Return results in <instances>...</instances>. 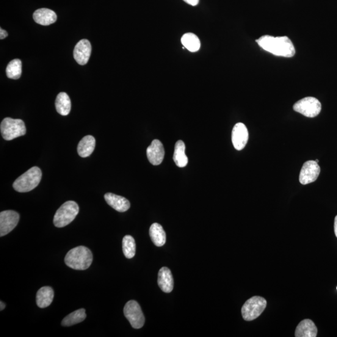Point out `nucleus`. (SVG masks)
Returning <instances> with one entry per match:
<instances>
[{
  "mask_svg": "<svg viewBox=\"0 0 337 337\" xmlns=\"http://www.w3.org/2000/svg\"><path fill=\"white\" fill-rule=\"evenodd\" d=\"M96 140L95 137L91 135L85 136L80 141L78 146V153L81 157L90 156L95 150Z\"/></svg>",
  "mask_w": 337,
  "mask_h": 337,
  "instance_id": "20",
  "label": "nucleus"
},
{
  "mask_svg": "<svg viewBox=\"0 0 337 337\" xmlns=\"http://www.w3.org/2000/svg\"><path fill=\"white\" fill-rule=\"evenodd\" d=\"M317 162H319V160L317 159L316 161Z\"/></svg>",
  "mask_w": 337,
  "mask_h": 337,
  "instance_id": "31",
  "label": "nucleus"
},
{
  "mask_svg": "<svg viewBox=\"0 0 337 337\" xmlns=\"http://www.w3.org/2000/svg\"><path fill=\"white\" fill-rule=\"evenodd\" d=\"M42 173L39 167H33L19 177L13 184V188L19 192L31 191L39 185Z\"/></svg>",
  "mask_w": 337,
  "mask_h": 337,
  "instance_id": "3",
  "label": "nucleus"
},
{
  "mask_svg": "<svg viewBox=\"0 0 337 337\" xmlns=\"http://www.w3.org/2000/svg\"><path fill=\"white\" fill-rule=\"evenodd\" d=\"M181 43L184 48L190 52H196L200 50L201 42L199 38L191 33H186L182 36Z\"/></svg>",
  "mask_w": 337,
  "mask_h": 337,
  "instance_id": "23",
  "label": "nucleus"
},
{
  "mask_svg": "<svg viewBox=\"0 0 337 337\" xmlns=\"http://www.w3.org/2000/svg\"><path fill=\"white\" fill-rule=\"evenodd\" d=\"M8 78L18 79L20 78L22 73V63L20 60L15 59L10 62L7 68Z\"/></svg>",
  "mask_w": 337,
  "mask_h": 337,
  "instance_id": "25",
  "label": "nucleus"
},
{
  "mask_svg": "<svg viewBox=\"0 0 337 337\" xmlns=\"http://www.w3.org/2000/svg\"><path fill=\"white\" fill-rule=\"evenodd\" d=\"M164 149L158 139L154 140L147 149V156L149 162L154 165L161 164L164 157Z\"/></svg>",
  "mask_w": 337,
  "mask_h": 337,
  "instance_id": "13",
  "label": "nucleus"
},
{
  "mask_svg": "<svg viewBox=\"0 0 337 337\" xmlns=\"http://www.w3.org/2000/svg\"><path fill=\"white\" fill-rule=\"evenodd\" d=\"M55 106L57 112L62 116H67L70 113L71 103L70 97L66 93H60L57 96Z\"/></svg>",
  "mask_w": 337,
  "mask_h": 337,
  "instance_id": "22",
  "label": "nucleus"
},
{
  "mask_svg": "<svg viewBox=\"0 0 337 337\" xmlns=\"http://www.w3.org/2000/svg\"><path fill=\"white\" fill-rule=\"evenodd\" d=\"M336 290H337V287H336Z\"/></svg>",
  "mask_w": 337,
  "mask_h": 337,
  "instance_id": "32",
  "label": "nucleus"
},
{
  "mask_svg": "<svg viewBox=\"0 0 337 337\" xmlns=\"http://www.w3.org/2000/svg\"><path fill=\"white\" fill-rule=\"evenodd\" d=\"M256 42L264 50L275 56L291 58L295 54V47L287 37L265 35L257 40Z\"/></svg>",
  "mask_w": 337,
  "mask_h": 337,
  "instance_id": "1",
  "label": "nucleus"
},
{
  "mask_svg": "<svg viewBox=\"0 0 337 337\" xmlns=\"http://www.w3.org/2000/svg\"><path fill=\"white\" fill-rule=\"evenodd\" d=\"M79 213V206L74 201H67L58 210L53 222L57 228H62L70 224Z\"/></svg>",
  "mask_w": 337,
  "mask_h": 337,
  "instance_id": "4",
  "label": "nucleus"
},
{
  "mask_svg": "<svg viewBox=\"0 0 337 337\" xmlns=\"http://www.w3.org/2000/svg\"><path fill=\"white\" fill-rule=\"evenodd\" d=\"M186 4L191 5V6L195 7L198 5L200 0H183Z\"/></svg>",
  "mask_w": 337,
  "mask_h": 337,
  "instance_id": "27",
  "label": "nucleus"
},
{
  "mask_svg": "<svg viewBox=\"0 0 337 337\" xmlns=\"http://www.w3.org/2000/svg\"><path fill=\"white\" fill-rule=\"evenodd\" d=\"M322 105L317 99L306 97L300 99L294 105L295 111L308 118H314L321 111Z\"/></svg>",
  "mask_w": 337,
  "mask_h": 337,
  "instance_id": "7",
  "label": "nucleus"
},
{
  "mask_svg": "<svg viewBox=\"0 0 337 337\" xmlns=\"http://www.w3.org/2000/svg\"><path fill=\"white\" fill-rule=\"evenodd\" d=\"M248 139L247 127L242 123H237L232 132V142L237 150L240 151L246 146Z\"/></svg>",
  "mask_w": 337,
  "mask_h": 337,
  "instance_id": "11",
  "label": "nucleus"
},
{
  "mask_svg": "<svg viewBox=\"0 0 337 337\" xmlns=\"http://www.w3.org/2000/svg\"><path fill=\"white\" fill-rule=\"evenodd\" d=\"M0 306H1V308H0V311H2L3 310H4L5 306H6V305H5V303L4 302H3L2 301H1V302H0Z\"/></svg>",
  "mask_w": 337,
  "mask_h": 337,
  "instance_id": "30",
  "label": "nucleus"
},
{
  "mask_svg": "<svg viewBox=\"0 0 337 337\" xmlns=\"http://www.w3.org/2000/svg\"><path fill=\"white\" fill-rule=\"evenodd\" d=\"M334 231H335V236L337 237V215L335 218V222H334Z\"/></svg>",
  "mask_w": 337,
  "mask_h": 337,
  "instance_id": "29",
  "label": "nucleus"
},
{
  "mask_svg": "<svg viewBox=\"0 0 337 337\" xmlns=\"http://www.w3.org/2000/svg\"><path fill=\"white\" fill-rule=\"evenodd\" d=\"M320 173V168L316 161H308L303 164L300 171L299 181L301 184L306 185L317 180Z\"/></svg>",
  "mask_w": 337,
  "mask_h": 337,
  "instance_id": "10",
  "label": "nucleus"
},
{
  "mask_svg": "<svg viewBox=\"0 0 337 337\" xmlns=\"http://www.w3.org/2000/svg\"><path fill=\"white\" fill-rule=\"evenodd\" d=\"M104 199L108 205L118 212H126L130 208L129 201L122 196L106 193Z\"/></svg>",
  "mask_w": 337,
  "mask_h": 337,
  "instance_id": "14",
  "label": "nucleus"
},
{
  "mask_svg": "<svg viewBox=\"0 0 337 337\" xmlns=\"http://www.w3.org/2000/svg\"><path fill=\"white\" fill-rule=\"evenodd\" d=\"M8 35L7 32L2 29H0V39H5V38L8 37Z\"/></svg>",
  "mask_w": 337,
  "mask_h": 337,
  "instance_id": "28",
  "label": "nucleus"
},
{
  "mask_svg": "<svg viewBox=\"0 0 337 337\" xmlns=\"http://www.w3.org/2000/svg\"><path fill=\"white\" fill-rule=\"evenodd\" d=\"M149 235L154 244L157 247H162L166 242V234L161 225L154 223L149 229Z\"/></svg>",
  "mask_w": 337,
  "mask_h": 337,
  "instance_id": "18",
  "label": "nucleus"
},
{
  "mask_svg": "<svg viewBox=\"0 0 337 337\" xmlns=\"http://www.w3.org/2000/svg\"><path fill=\"white\" fill-rule=\"evenodd\" d=\"M54 298V291L50 287H43L38 291L37 303L40 308H44L51 305Z\"/></svg>",
  "mask_w": 337,
  "mask_h": 337,
  "instance_id": "19",
  "label": "nucleus"
},
{
  "mask_svg": "<svg viewBox=\"0 0 337 337\" xmlns=\"http://www.w3.org/2000/svg\"><path fill=\"white\" fill-rule=\"evenodd\" d=\"M86 318H87V314H86L85 309H79L66 316L63 320L62 324L65 327H70V326L83 322Z\"/></svg>",
  "mask_w": 337,
  "mask_h": 337,
  "instance_id": "24",
  "label": "nucleus"
},
{
  "mask_svg": "<svg viewBox=\"0 0 337 337\" xmlns=\"http://www.w3.org/2000/svg\"><path fill=\"white\" fill-rule=\"evenodd\" d=\"M123 250L127 259L133 258L136 254V242L131 236L127 235L123 239Z\"/></svg>",
  "mask_w": 337,
  "mask_h": 337,
  "instance_id": "26",
  "label": "nucleus"
},
{
  "mask_svg": "<svg viewBox=\"0 0 337 337\" xmlns=\"http://www.w3.org/2000/svg\"><path fill=\"white\" fill-rule=\"evenodd\" d=\"M157 283L162 291L165 293H170L173 291L174 279L170 269L162 267L159 270Z\"/></svg>",
  "mask_w": 337,
  "mask_h": 337,
  "instance_id": "15",
  "label": "nucleus"
},
{
  "mask_svg": "<svg viewBox=\"0 0 337 337\" xmlns=\"http://www.w3.org/2000/svg\"><path fill=\"white\" fill-rule=\"evenodd\" d=\"M267 301L264 298L254 296L247 300L243 305L241 312L243 319L252 321L258 318L266 309Z\"/></svg>",
  "mask_w": 337,
  "mask_h": 337,
  "instance_id": "6",
  "label": "nucleus"
},
{
  "mask_svg": "<svg viewBox=\"0 0 337 337\" xmlns=\"http://www.w3.org/2000/svg\"><path fill=\"white\" fill-rule=\"evenodd\" d=\"M186 146L182 141H178L176 143L175 153H174L173 159L177 166L179 167H186L188 163V157L185 153Z\"/></svg>",
  "mask_w": 337,
  "mask_h": 337,
  "instance_id": "21",
  "label": "nucleus"
},
{
  "mask_svg": "<svg viewBox=\"0 0 337 337\" xmlns=\"http://www.w3.org/2000/svg\"><path fill=\"white\" fill-rule=\"evenodd\" d=\"M318 330L314 322L310 319L303 320L297 325L295 330V336L296 337H316Z\"/></svg>",
  "mask_w": 337,
  "mask_h": 337,
  "instance_id": "17",
  "label": "nucleus"
},
{
  "mask_svg": "<svg viewBox=\"0 0 337 337\" xmlns=\"http://www.w3.org/2000/svg\"><path fill=\"white\" fill-rule=\"evenodd\" d=\"M91 50L92 48L89 41L86 39L79 41L74 49V59L80 65L87 64L90 60Z\"/></svg>",
  "mask_w": 337,
  "mask_h": 337,
  "instance_id": "12",
  "label": "nucleus"
},
{
  "mask_svg": "<svg viewBox=\"0 0 337 337\" xmlns=\"http://www.w3.org/2000/svg\"><path fill=\"white\" fill-rule=\"evenodd\" d=\"M124 314L132 327L139 329L145 324V319L139 303L135 300H130L124 308Z\"/></svg>",
  "mask_w": 337,
  "mask_h": 337,
  "instance_id": "8",
  "label": "nucleus"
},
{
  "mask_svg": "<svg viewBox=\"0 0 337 337\" xmlns=\"http://www.w3.org/2000/svg\"><path fill=\"white\" fill-rule=\"evenodd\" d=\"M93 254L89 248L79 246L66 254L65 259L66 266L74 270H84L89 268L93 262Z\"/></svg>",
  "mask_w": 337,
  "mask_h": 337,
  "instance_id": "2",
  "label": "nucleus"
},
{
  "mask_svg": "<svg viewBox=\"0 0 337 337\" xmlns=\"http://www.w3.org/2000/svg\"><path fill=\"white\" fill-rule=\"evenodd\" d=\"M20 215L14 211H5L0 213V236H6L17 226Z\"/></svg>",
  "mask_w": 337,
  "mask_h": 337,
  "instance_id": "9",
  "label": "nucleus"
},
{
  "mask_svg": "<svg viewBox=\"0 0 337 337\" xmlns=\"http://www.w3.org/2000/svg\"><path fill=\"white\" fill-rule=\"evenodd\" d=\"M2 136L7 141H11L25 135L26 129L23 120L10 118H5L1 126Z\"/></svg>",
  "mask_w": 337,
  "mask_h": 337,
  "instance_id": "5",
  "label": "nucleus"
},
{
  "mask_svg": "<svg viewBox=\"0 0 337 337\" xmlns=\"http://www.w3.org/2000/svg\"><path fill=\"white\" fill-rule=\"evenodd\" d=\"M33 19L38 24L48 26L57 21V15L53 11L48 8H41L35 11L33 14Z\"/></svg>",
  "mask_w": 337,
  "mask_h": 337,
  "instance_id": "16",
  "label": "nucleus"
}]
</instances>
